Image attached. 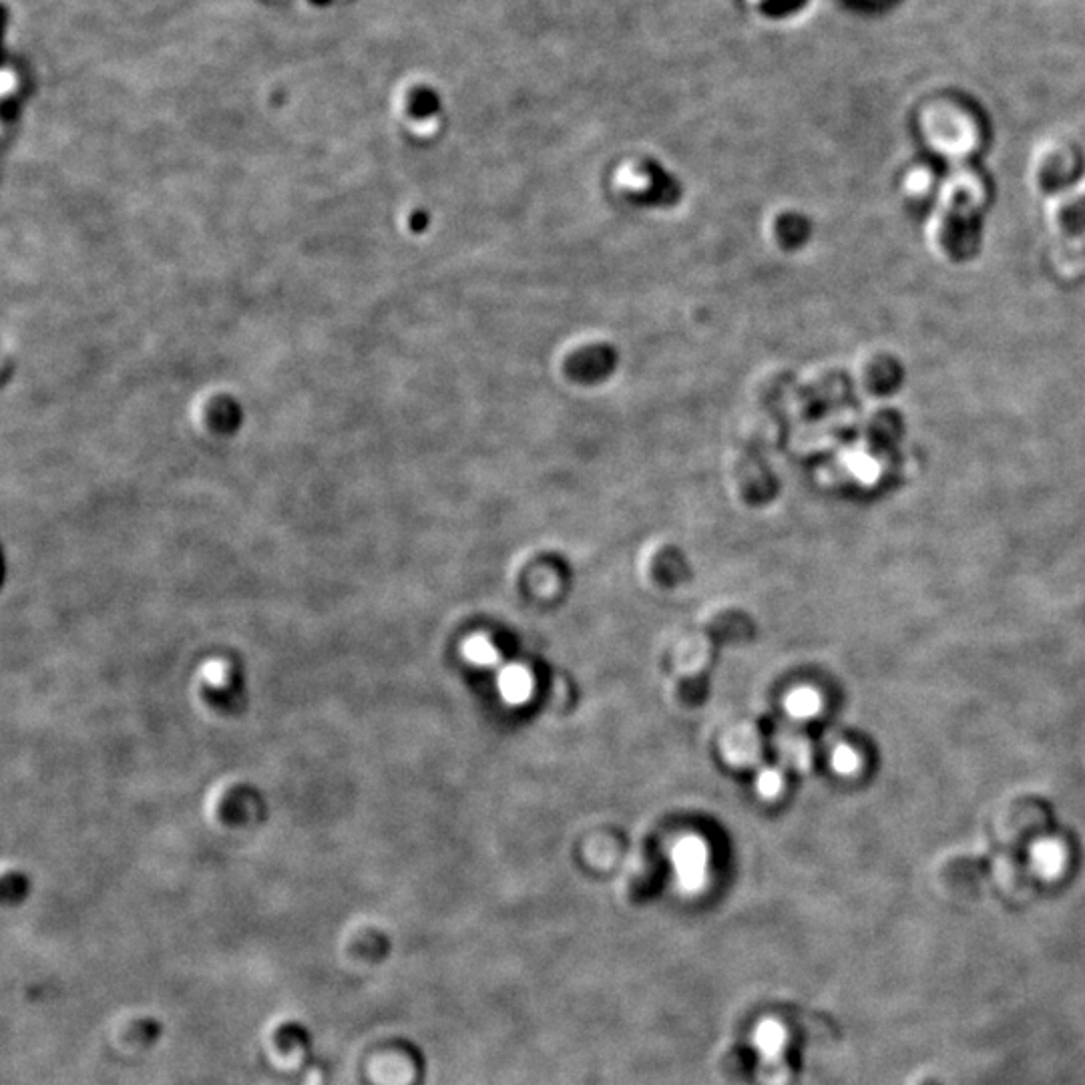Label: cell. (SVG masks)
Returning <instances> with one entry per match:
<instances>
[{
  "mask_svg": "<svg viewBox=\"0 0 1085 1085\" xmlns=\"http://www.w3.org/2000/svg\"><path fill=\"white\" fill-rule=\"evenodd\" d=\"M201 676L211 686H224L228 680V666L224 662H209L203 666Z\"/></svg>",
  "mask_w": 1085,
  "mask_h": 1085,
  "instance_id": "obj_13",
  "label": "cell"
},
{
  "mask_svg": "<svg viewBox=\"0 0 1085 1085\" xmlns=\"http://www.w3.org/2000/svg\"><path fill=\"white\" fill-rule=\"evenodd\" d=\"M463 658L475 666V668H483V670H489V668H497L501 666V654L499 649L495 647V643L477 633V635H471L465 643H463Z\"/></svg>",
  "mask_w": 1085,
  "mask_h": 1085,
  "instance_id": "obj_5",
  "label": "cell"
},
{
  "mask_svg": "<svg viewBox=\"0 0 1085 1085\" xmlns=\"http://www.w3.org/2000/svg\"><path fill=\"white\" fill-rule=\"evenodd\" d=\"M1051 222L1065 236L1085 234V189L1071 191L1057 199L1051 209Z\"/></svg>",
  "mask_w": 1085,
  "mask_h": 1085,
  "instance_id": "obj_4",
  "label": "cell"
},
{
  "mask_svg": "<svg viewBox=\"0 0 1085 1085\" xmlns=\"http://www.w3.org/2000/svg\"><path fill=\"white\" fill-rule=\"evenodd\" d=\"M778 238L786 248H798L810 238V226L798 213H786L778 222Z\"/></svg>",
  "mask_w": 1085,
  "mask_h": 1085,
  "instance_id": "obj_8",
  "label": "cell"
},
{
  "mask_svg": "<svg viewBox=\"0 0 1085 1085\" xmlns=\"http://www.w3.org/2000/svg\"><path fill=\"white\" fill-rule=\"evenodd\" d=\"M784 708L794 720H810L822 710V698L812 688H796L786 696Z\"/></svg>",
  "mask_w": 1085,
  "mask_h": 1085,
  "instance_id": "obj_7",
  "label": "cell"
},
{
  "mask_svg": "<svg viewBox=\"0 0 1085 1085\" xmlns=\"http://www.w3.org/2000/svg\"><path fill=\"white\" fill-rule=\"evenodd\" d=\"M887 362H889V356L877 358V360H873L871 366H866V372H864L866 388H871L875 392H891L903 382V366L899 362H893L883 372Z\"/></svg>",
  "mask_w": 1085,
  "mask_h": 1085,
  "instance_id": "obj_6",
  "label": "cell"
},
{
  "mask_svg": "<svg viewBox=\"0 0 1085 1085\" xmlns=\"http://www.w3.org/2000/svg\"><path fill=\"white\" fill-rule=\"evenodd\" d=\"M1033 860H1035V866L1039 868L1043 875H1057L1063 868V864H1065L1063 846L1059 842H1055V840L1039 842L1033 848Z\"/></svg>",
  "mask_w": 1085,
  "mask_h": 1085,
  "instance_id": "obj_9",
  "label": "cell"
},
{
  "mask_svg": "<svg viewBox=\"0 0 1085 1085\" xmlns=\"http://www.w3.org/2000/svg\"><path fill=\"white\" fill-rule=\"evenodd\" d=\"M670 858L682 889L694 893L704 887L710 866V850L700 836L680 838L674 844Z\"/></svg>",
  "mask_w": 1085,
  "mask_h": 1085,
  "instance_id": "obj_1",
  "label": "cell"
},
{
  "mask_svg": "<svg viewBox=\"0 0 1085 1085\" xmlns=\"http://www.w3.org/2000/svg\"><path fill=\"white\" fill-rule=\"evenodd\" d=\"M808 0H764L762 11L772 19H786L800 13Z\"/></svg>",
  "mask_w": 1085,
  "mask_h": 1085,
  "instance_id": "obj_11",
  "label": "cell"
},
{
  "mask_svg": "<svg viewBox=\"0 0 1085 1085\" xmlns=\"http://www.w3.org/2000/svg\"><path fill=\"white\" fill-rule=\"evenodd\" d=\"M617 366V356L613 348L599 344L595 348H587L581 352H575L569 358L567 374L583 384H593L605 380L609 374H613Z\"/></svg>",
  "mask_w": 1085,
  "mask_h": 1085,
  "instance_id": "obj_2",
  "label": "cell"
},
{
  "mask_svg": "<svg viewBox=\"0 0 1085 1085\" xmlns=\"http://www.w3.org/2000/svg\"><path fill=\"white\" fill-rule=\"evenodd\" d=\"M497 692L507 706H525L535 692L533 674L523 664H503L497 672Z\"/></svg>",
  "mask_w": 1085,
  "mask_h": 1085,
  "instance_id": "obj_3",
  "label": "cell"
},
{
  "mask_svg": "<svg viewBox=\"0 0 1085 1085\" xmlns=\"http://www.w3.org/2000/svg\"><path fill=\"white\" fill-rule=\"evenodd\" d=\"M830 764L838 774L850 776L860 768V758L850 746H838L830 756Z\"/></svg>",
  "mask_w": 1085,
  "mask_h": 1085,
  "instance_id": "obj_10",
  "label": "cell"
},
{
  "mask_svg": "<svg viewBox=\"0 0 1085 1085\" xmlns=\"http://www.w3.org/2000/svg\"><path fill=\"white\" fill-rule=\"evenodd\" d=\"M784 786V778L778 770L766 768L756 778V790L762 798H776Z\"/></svg>",
  "mask_w": 1085,
  "mask_h": 1085,
  "instance_id": "obj_12",
  "label": "cell"
}]
</instances>
